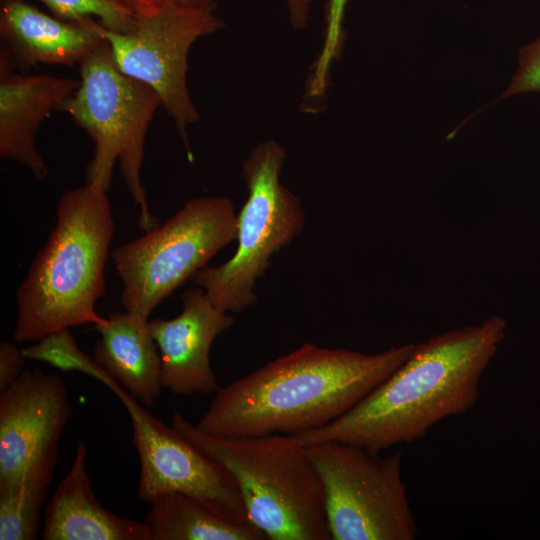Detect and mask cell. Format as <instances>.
I'll list each match as a JSON object with an SVG mask.
<instances>
[{
    "label": "cell",
    "mask_w": 540,
    "mask_h": 540,
    "mask_svg": "<svg viewBox=\"0 0 540 540\" xmlns=\"http://www.w3.org/2000/svg\"><path fill=\"white\" fill-rule=\"evenodd\" d=\"M348 0H326L324 35L320 52L310 71L306 86L309 102L324 97L329 85V70L342 53L343 20Z\"/></svg>",
    "instance_id": "cell-21"
},
{
    "label": "cell",
    "mask_w": 540,
    "mask_h": 540,
    "mask_svg": "<svg viewBox=\"0 0 540 540\" xmlns=\"http://www.w3.org/2000/svg\"><path fill=\"white\" fill-rule=\"evenodd\" d=\"M173 1L186 4V5H193V6H210V5L217 6L218 3L222 0H173Z\"/></svg>",
    "instance_id": "cell-26"
},
{
    "label": "cell",
    "mask_w": 540,
    "mask_h": 540,
    "mask_svg": "<svg viewBox=\"0 0 540 540\" xmlns=\"http://www.w3.org/2000/svg\"><path fill=\"white\" fill-rule=\"evenodd\" d=\"M27 360L45 362L62 372H80L106 386L114 394L122 386L94 358L78 346L69 328L51 333L22 349Z\"/></svg>",
    "instance_id": "cell-19"
},
{
    "label": "cell",
    "mask_w": 540,
    "mask_h": 540,
    "mask_svg": "<svg viewBox=\"0 0 540 540\" xmlns=\"http://www.w3.org/2000/svg\"><path fill=\"white\" fill-rule=\"evenodd\" d=\"M54 17L68 22L97 21L105 29L131 32L136 23V11L123 0H38Z\"/></svg>",
    "instance_id": "cell-20"
},
{
    "label": "cell",
    "mask_w": 540,
    "mask_h": 540,
    "mask_svg": "<svg viewBox=\"0 0 540 540\" xmlns=\"http://www.w3.org/2000/svg\"><path fill=\"white\" fill-rule=\"evenodd\" d=\"M148 321L126 311L111 313L94 326L100 337L93 358L133 398L152 406L162 389L161 358Z\"/></svg>",
    "instance_id": "cell-16"
},
{
    "label": "cell",
    "mask_w": 540,
    "mask_h": 540,
    "mask_svg": "<svg viewBox=\"0 0 540 540\" xmlns=\"http://www.w3.org/2000/svg\"><path fill=\"white\" fill-rule=\"evenodd\" d=\"M505 329V320L493 315L415 344L410 357L349 411L297 436L305 444L339 441L373 453L425 436L476 404L482 374Z\"/></svg>",
    "instance_id": "cell-2"
},
{
    "label": "cell",
    "mask_w": 540,
    "mask_h": 540,
    "mask_svg": "<svg viewBox=\"0 0 540 540\" xmlns=\"http://www.w3.org/2000/svg\"><path fill=\"white\" fill-rule=\"evenodd\" d=\"M80 80L15 69L0 50V157L15 161L45 180L49 168L36 145L42 122L61 111Z\"/></svg>",
    "instance_id": "cell-13"
},
{
    "label": "cell",
    "mask_w": 540,
    "mask_h": 540,
    "mask_svg": "<svg viewBox=\"0 0 540 540\" xmlns=\"http://www.w3.org/2000/svg\"><path fill=\"white\" fill-rule=\"evenodd\" d=\"M415 344L376 354L305 343L218 387L197 428L223 437L299 435L336 420L394 373Z\"/></svg>",
    "instance_id": "cell-1"
},
{
    "label": "cell",
    "mask_w": 540,
    "mask_h": 540,
    "mask_svg": "<svg viewBox=\"0 0 540 540\" xmlns=\"http://www.w3.org/2000/svg\"><path fill=\"white\" fill-rule=\"evenodd\" d=\"M171 425L234 476L250 521L267 539L331 540L322 479L297 435L216 436L180 412Z\"/></svg>",
    "instance_id": "cell-4"
},
{
    "label": "cell",
    "mask_w": 540,
    "mask_h": 540,
    "mask_svg": "<svg viewBox=\"0 0 540 540\" xmlns=\"http://www.w3.org/2000/svg\"><path fill=\"white\" fill-rule=\"evenodd\" d=\"M88 448L79 441L72 465L45 512L43 540H151L148 524L122 518L96 498L87 470Z\"/></svg>",
    "instance_id": "cell-15"
},
{
    "label": "cell",
    "mask_w": 540,
    "mask_h": 540,
    "mask_svg": "<svg viewBox=\"0 0 540 540\" xmlns=\"http://www.w3.org/2000/svg\"><path fill=\"white\" fill-rule=\"evenodd\" d=\"M237 232L232 201L203 196L190 199L163 224L113 249L124 311L149 320L162 300L206 267L237 238Z\"/></svg>",
    "instance_id": "cell-6"
},
{
    "label": "cell",
    "mask_w": 540,
    "mask_h": 540,
    "mask_svg": "<svg viewBox=\"0 0 540 540\" xmlns=\"http://www.w3.org/2000/svg\"><path fill=\"white\" fill-rule=\"evenodd\" d=\"M181 313L148 321L161 358L162 388L174 394L214 393L219 385L210 363L211 346L234 317L213 304L200 287L180 296Z\"/></svg>",
    "instance_id": "cell-12"
},
{
    "label": "cell",
    "mask_w": 540,
    "mask_h": 540,
    "mask_svg": "<svg viewBox=\"0 0 540 540\" xmlns=\"http://www.w3.org/2000/svg\"><path fill=\"white\" fill-rule=\"evenodd\" d=\"M291 26L303 30L309 20L314 0H283Z\"/></svg>",
    "instance_id": "cell-24"
},
{
    "label": "cell",
    "mask_w": 540,
    "mask_h": 540,
    "mask_svg": "<svg viewBox=\"0 0 540 540\" xmlns=\"http://www.w3.org/2000/svg\"><path fill=\"white\" fill-rule=\"evenodd\" d=\"M285 159V148L272 139L250 151L242 164L248 198L238 214L237 249L223 264L206 266L191 278L226 312L239 313L256 302V281L271 257L303 229L301 201L280 182Z\"/></svg>",
    "instance_id": "cell-7"
},
{
    "label": "cell",
    "mask_w": 540,
    "mask_h": 540,
    "mask_svg": "<svg viewBox=\"0 0 540 540\" xmlns=\"http://www.w3.org/2000/svg\"><path fill=\"white\" fill-rule=\"evenodd\" d=\"M100 26L58 19L23 0H2L1 50L21 73L41 64L72 66L105 41Z\"/></svg>",
    "instance_id": "cell-14"
},
{
    "label": "cell",
    "mask_w": 540,
    "mask_h": 540,
    "mask_svg": "<svg viewBox=\"0 0 540 540\" xmlns=\"http://www.w3.org/2000/svg\"><path fill=\"white\" fill-rule=\"evenodd\" d=\"M116 396L131 422L139 458V499L149 503L160 495L180 492L230 521L253 524L237 481L221 463L149 413L124 389Z\"/></svg>",
    "instance_id": "cell-10"
},
{
    "label": "cell",
    "mask_w": 540,
    "mask_h": 540,
    "mask_svg": "<svg viewBox=\"0 0 540 540\" xmlns=\"http://www.w3.org/2000/svg\"><path fill=\"white\" fill-rule=\"evenodd\" d=\"M145 517L151 540H264L253 524L230 521L180 492L155 498Z\"/></svg>",
    "instance_id": "cell-17"
},
{
    "label": "cell",
    "mask_w": 540,
    "mask_h": 540,
    "mask_svg": "<svg viewBox=\"0 0 540 540\" xmlns=\"http://www.w3.org/2000/svg\"><path fill=\"white\" fill-rule=\"evenodd\" d=\"M79 72V86L61 111L94 143L85 183H99L109 191L117 163L138 208V225L149 231L159 225V219L150 211L141 171L146 134L161 106L160 98L116 67L106 41L81 61Z\"/></svg>",
    "instance_id": "cell-5"
},
{
    "label": "cell",
    "mask_w": 540,
    "mask_h": 540,
    "mask_svg": "<svg viewBox=\"0 0 540 540\" xmlns=\"http://www.w3.org/2000/svg\"><path fill=\"white\" fill-rule=\"evenodd\" d=\"M71 415L64 380L40 367L25 369L0 392V491L38 469L57 466L58 445Z\"/></svg>",
    "instance_id": "cell-11"
},
{
    "label": "cell",
    "mask_w": 540,
    "mask_h": 540,
    "mask_svg": "<svg viewBox=\"0 0 540 540\" xmlns=\"http://www.w3.org/2000/svg\"><path fill=\"white\" fill-rule=\"evenodd\" d=\"M216 7L164 0L152 12H136L131 32H113L100 26L116 67L157 93L190 160L187 128L200 120V114L187 87L188 54L198 39L224 27Z\"/></svg>",
    "instance_id": "cell-9"
},
{
    "label": "cell",
    "mask_w": 540,
    "mask_h": 540,
    "mask_svg": "<svg viewBox=\"0 0 540 540\" xmlns=\"http://www.w3.org/2000/svg\"><path fill=\"white\" fill-rule=\"evenodd\" d=\"M532 92H540V37L520 49L516 72L501 98Z\"/></svg>",
    "instance_id": "cell-22"
},
{
    "label": "cell",
    "mask_w": 540,
    "mask_h": 540,
    "mask_svg": "<svg viewBox=\"0 0 540 540\" xmlns=\"http://www.w3.org/2000/svg\"><path fill=\"white\" fill-rule=\"evenodd\" d=\"M136 12L149 13L157 9L164 0H123Z\"/></svg>",
    "instance_id": "cell-25"
},
{
    "label": "cell",
    "mask_w": 540,
    "mask_h": 540,
    "mask_svg": "<svg viewBox=\"0 0 540 540\" xmlns=\"http://www.w3.org/2000/svg\"><path fill=\"white\" fill-rule=\"evenodd\" d=\"M306 445L322 479L331 539H416L401 451L382 457L339 441Z\"/></svg>",
    "instance_id": "cell-8"
},
{
    "label": "cell",
    "mask_w": 540,
    "mask_h": 540,
    "mask_svg": "<svg viewBox=\"0 0 540 540\" xmlns=\"http://www.w3.org/2000/svg\"><path fill=\"white\" fill-rule=\"evenodd\" d=\"M108 190L85 183L64 192L56 224L16 291L15 342L33 343L73 326L101 325L95 304L105 293L114 234Z\"/></svg>",
    "instance_id": "cell-3"
},
{
    "label": "cell",
    "mask_w": 540,
    "mask_h": 540,
    "mask_svg": "<svg viewBox=\"0 0 540 540\" xmlns=\"http://www.w3.org/2000/svg\"><path fill=\"white\" fill-rule=\"evenodd\" d=\"M25 358L22 349L10 341L0 343V392L10 387L24 372Z\"/></svg>",
    "instance_id": "cell-23"
},
{
    "label": "cell",
    "mask_w": 540,
    "mask_h": 540,
    "mask_svg": "<svg viewBox=\"0 0 540 540\" xmlns=\"http://www.w3.org/2000/svg\"><path fill=\"white\" fill-rule=\"evenodd\" d=\"M56 466L38 469L14 487L0 491V540H34Z\"/></svg>",
    "instance_id": "cell-18"
}]
</instances>
